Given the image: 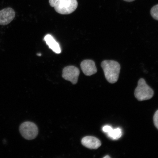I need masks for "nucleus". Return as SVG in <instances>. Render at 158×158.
Wrapping results in <instances>:
<instances>
[{
	"label": "nucleus",
	"instance_id": "obj_1",
	"mask_svg": "<svg viewBox=\"0 0 158 158\" xmlns=\"http://www.w3.org/2000/svg\"><path fill=\"white\" fill-rule=\"evenodd\" d=\"M101 65L108 81L110 84L117 82L121 68L119 63L113 60H105L102 61Z\"/></svg>",
	"mask_w": 158,
	"mask_h": 158
},
{
	"label": "nucleus",
	"instance_id": "obj_2",
	"mask_svg": "<svg viewBox=\"0 0 158 158\" xmlns=\"http://www.w3.org/2000/svg\"><path fill=\"white\" fill-rule=\"evenodd\" d=\"M49 3L56 12L63 15L73 12L78 5L77 0H49Z\"/></svg>",
	"mask_w": 158,
	"mask_h": 158
},
{
	"label": "nucleus",
	"instance_id": "obj_3",
	"mask_svg": "<svg viewBox=\"0 0 158 158\" xmlns=\"http://www.w3.org/2000/svg\"><path fill=\"white\" fill-rule=\"evenodd\" d=\"M154 94L153 90L147 84L145 79H140L134 91V96L137 100L143 101L149 100L153 98Z\"/></svg>",
	"mask_w": 158,
	"mask_h": 158
},
{
	"label": "nucleus",
	"instance_id": "obj_4",
	"mask_svg": "<svg viewBox=\"0 0 158 158\" xmlns=\"http://www.w3.org/2000/svg\"><path fill=\"white\" fill-rule=\"evenodd\" d=\"M19 131L25 139L32 140L36 137L39 131L36 124L33 122H26L20 126Z\"/></svg>",
	"mask_w": 158,
	"mask_h": 158
},
{
	"label": "nucleus",
	"instance_id": "obj_5",
	"mask_svg": "<svg viewBox=\"0 0 158 158\" xmlns=\"http://www.w3.org/2000/svg\"><path fill=\"white\" fill-rule=\"evenodd\" d=\"M80 71L77 67L69 66L65 67L62 71V77L64 80L69 81L73 85L78 82Z\"/></svg>",
	"mask_w": 158,
	"mask_h": 158
},
{
	"label": "nucleus",
	"instance_id": "obj_6",
	"mask_svg": "<svg viewBox=\"0 0 158 158\" xmlns=\"http://www.w3.org/2000/svg\"><path fill=\"white\" fill-rule=\"evenodd\" d=\"M15 12L10 7L6 8L0 11V25L9 24L15 19Z\"/></svg>",
	"mask_w": 158,
	"mask_h": 158
},
{
	"label": "nucleus",
	"instance_id": "obj_7",
	"mask_svg": "<svg viewBox=\"0 0 158 158\" xmlns=\"http://www.w3.org/2000/svg\"><path fill=\"white\" fill-rule=\"evenodd\" d=\"M81 68L84 74L86 76H91L97 72V69L94 61L87 59L81 63Z\"/></svg>",
	"mask_w": 158,
	"mask_h": 158
},
{
	"label": "nucleus",
	"instance_id": "obj_8",
	"mask_svg": "<svg viewBox=\"0 0 158 158\" xmlns=\"http://www.w3.org/2000/svg\"><path fill=\"white\" fill-rule=\"evenodd\" d=\"M81 143L85 147L91 149H98L102 145L99 139L91 136H86L83 138Z\"/></svg>",
	"mask_w": 158,
	"mask_h": 158
},
{
	"label": "nucleus",
	"instance_id": "obj_9",
	"mask_svg": "<svg viewBox=\"0 0 158 158\" xmlns=\"http://www.w3.org/2000/svg\"><path fill=\"white\" fill-rule=\"evenodd\" d=\"M44 40L49 46V48L52 49L56 54H60L61 50L60 45L52 35H47L44 37Z\"/></svg>",
	"mask_w": 158,
	"mask_h": 158
},
{
	"label": "nucleus",
	"instance_id": "obj_10",
	"mask_svg": "<svg viewBox=\"0 0 158 158\" xmlns=\"http://www.w3.org/2000/svg\"><path fill=\"white\" fill-rule=\"evenodd\" d=\"M109 137L112 139L117 140L121 137L122 135V132L120 128H116L115 129H112L107 133Z\"/></svg>",
	"mask_w": 158,
	"mask_h": 158
},
{
	"label": "nucleus",
	"instance_id": "obj_11",
	"mask_svg": "<svg viewBox=\"0 0 158 158\" xmlns=\"http://www.w3.org/2000/svg\"><path fill=\"white\" fill-rule=\"evenodd\" d=\"M151 15L154 19L158 21V4L152 8L151 10Z\"/></svg>",
	"mask_w": 158,
	"mask_h": 158
},
{
	"label": "nucleus",
	"instance_id": "obj_12",
	"mask_svg": "<svg viewBox=\"0 0 158 158\" xmlns=\"http://www.w3.org/2000/svg\"><path fill=\"white\" fill-rule=\"evenodd\" d=\"M153 119L154 125L158 130V110L154 114Z\"/></svg>",
	"mask_w": 158,
	"mask_h": 158
},
{
	"label": "nucleus",
	"instance_id": "obj_13",
	"mask_svg": "<svg viewBox=\"0 0 158 158\" xmlns=\"http://www.w3.org/2000/svg\"><path fill=\"white\" fill-rule=\"evenodd\" d=\"M112 129L111 126H105L102 128V131L106 133H108Z\"/></svg>",
	"mask_w": 158,
	"mask_h": 158
},
{
	"label": "nucleus",
	"instance_id": "obj_14",
	"mask_svg": "<svg viewBox=\"0 0 158 158\" xmlns=\"http://www.w3.org/2000/svg\"><path fill=\"white\" fill-rule=\"evenodd\" d=\"M123 1L127 2H131L135 1V0H123Z\"/></svg>",
	"mask_w": 158,
	"mask_h": 158
},
{
	"label": "nucleus",
	"instance_id": "obj_15",
	"mask_svg": "<svg viewBox=\"0 0 158 158\" xmlns=\"http://www.w3.org/2000/svg\"><path fill=\"white\" fill-rule=\"evenodd\" d=\"M110 156H109L108 155H106V156H105L104 157V158H110Z\"/></svg>",
	"mask_w": 158,
	"mask_h": 158
},
{
	"label": "nucleus",
	"instance_id": "obj_16",
	"mask_svg": "<svg viewBox=\"0 0 158 158\" xmlns=\"http://www.w3.org/2000/svg\"><path fill=\"white\" fill-rule=\"evenodd\" d=\"M37 55H38L39 56H40L41 55V54H37Z\"/></svg>",
	"mask_w": 158,
	"mask_h": 158
}]
</instances>
